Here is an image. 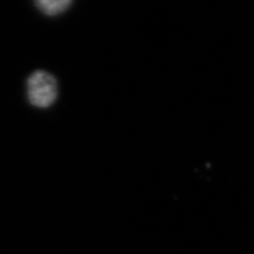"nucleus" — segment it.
Returning <instances> with one entry per match:
<instances>
[{"label":"nucleus","instance_id":"1","mask_svg":"<svg viewBox=\"0 0 254 254\" xmlns=\"http://www.w3.org/2000/svg\"><path fill=\"white\" fill-rule=\"evenodd\" d=\"M59 93L58 81L52 73L36 70L27 79V97L29 104L38 109H48Z\"/></svg>","mask_w":254,"mask_h":254},{"label":"nucleus","instance_id":"2","mask_svg":"<svg viewBox=\"0 0 254 254\" xmlns=\"http://www.w3.org/2000/svg\"><path fill=\"white\" fill-rule=\"evenodd\" d=\"M34 5L39 11L49 17H55L63 14L69 9L73 0H33Z\"/></svg>","mask_w":254,"mask_h":254}]
</instances>
